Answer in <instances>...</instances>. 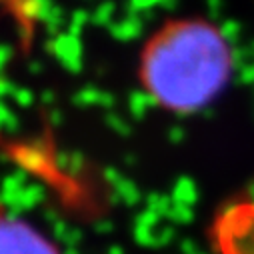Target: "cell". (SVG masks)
<instances>
[{
    "mask_svg": "<svg viewBox=\"0 0 254 254\" xmlns=\"http://www.w3.org/2000/svg\"><path fill=\"white\" fill-rule=\"evenodd\" d=\"M232 48L220 28L202 18H180L144 44L138 78L158 106L188 114L216 100L232 76Z\"/></svg>",
    "mask_w": 254,
    "mask_h": 254,
    "instance_id": "1",
    "label": "cell"
},
{
    "mask_svg": "<svg viewBox=\"0 0 254 254\" xmlns=\"http://www.w3.org/2000/svg\"><path fill=\"white\" fill-rule=\"evenodd\" d=\"M0 254H60L56 244L30 222L0 212Z\"/></svg>",
    "mask_w": 254,
    "mask_h": 254,
    "instance_id": "3",
    "label": "cell"
},
{
    "mask_svg": "<svg viewBox=\"0 0 254 254\" xmlns=\"http://www.w3.org/2000/svg\"><path fill=\"white\" fill-rule=\"evenodd\" d=\"M218 254H254V200L226 206L212 226Z\"/></svg>",
    "mask_w": 254,
    "mask_h": 254,
    "instance_id": "2",
    "label": "cell"
}]
</instances>
